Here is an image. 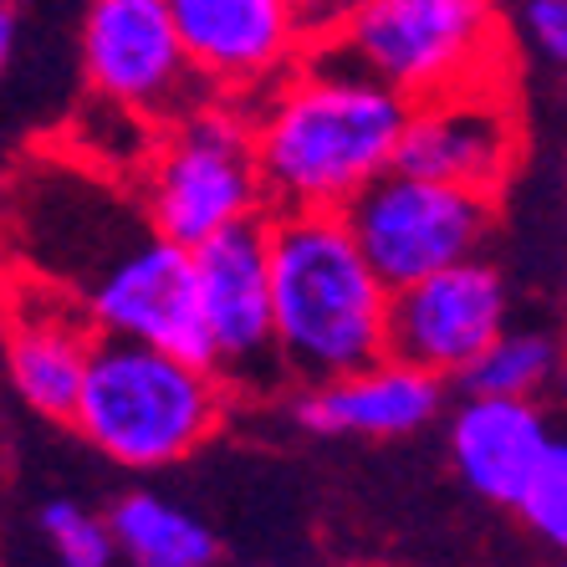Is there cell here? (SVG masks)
Segmentation results:
<instances>
[{"mask_svg":"<svg viewBox=\"0 0 567 567\" xmlns=\"http://www.w3.org/2000/svg\"><path fill=\"white\" fill-rule=\"evenodd\" d=\"M410 103L358 66L307 47L277 87H266L251 123V154L271 210H343L358 189L394 169Z\"/></svg>","mask_w":567,"mask_h":567,"instance_id":"1","label":"cell"},{"mask_svg":"<svg viewBox=\"0 0 567 567\" xmlns=\"http://www.w3.org/2000/svg\"><path fill=\"white\" fill-rule=\"evenodd\" d=\"M266 281L281 379L322 383L383 358L389 287L338 210L266 215Z\"/></svg>","mask_w":567,"mask_h":567,"instance_id":"2","label":"cell"},{"mask_svg":"<svg viewBox=\"0 0 567 567\" xmlns=\"http://www.w3.org/2000/svg\"><path fill=\"white\" fill-rule=\"evenodd\" d=\"M225 414L230 383L215 369L97 332L66 424L123 471H164L210 445Z\"/></svg>","mask_w":567,"mask_h":567,"instance_id":"3","label":"cell"},{"mask_svg":"<svg viewBox=\"0 0 567 567\" xmlns=\"http://www.w3.org/2000/svg\"><path fill=\"white\" fill-rule=\"evenodd\" d=\"M312 47L383 82L404 103L512 82V52L496 0H358Z\"/></svg>","mask_w":567,"mask_h":567,"instance_id":"4","label":"cell"},{"mask_svg":"<svg viewBox=\"0 0 567 567\" xmlns=\"http://www.w3.org/2000/svg\"><path fill=\"white\" fill-rule=\"evenodd\" d=\"M133 179L148 230L185 251L266 215L251 123L230 103H195L179 118L158 123Z\"/></svg>","mask_w":567,"mask_h":567,"instance_id":"5","label":"cell"},{"mask_svg":"<svg viewBox=\"0 0 567 567\" xmlns=\"http://www.w3.org/2000/svg\"><path fill=\"white\" fill-rule=\"evenodd\" d=\"M338 215L353 230L363 261L394 291L486 251L491 230H496V195L383 169Z\"/></svg>","mask_w":567,"mask_h":567,"instance_id":"6","label":"cell"},{"mask_svg":"<svg viewBox=\"0 0 567 567\" xmlns=\"http://www.w3.org/2000/svg\"><path fill=\"white\" fill-rule=\"evenodd\" d=\"M82 78L87 97L123 107L154 128L199 103V82L164 0H93L82 21Z\"/></svg>","mask_w":567,"mask_h":567,"instance_id":"7","label":"cell"},{"mask_svg":"<svg viewBox=\"0 0 567 567\" xmlns=\"http://www.w3.org/2000/svg\"><path fill=\"white\" fill-rule=\"evenodd\" d=\"M199 87L215 97H261L312 47L302 0H164Z\"/></svg>","mask_w":567,"mask_h":567,"instance_id":"8","label":"cell"},{"mask_svg":"<svg viewBox=\"0 0 567 567\" xmlns=\"http://www.w3.org/2000/svg\"><path fill=\"white\" fill-rule=\"evenodd\" d=\"M195 307L210 369L236 389H271L281 379L271 348V281H266V215L230 225L220 236L189 246Z\"/></svg>","mask_w":567,"mask_h":567,"instance_id":"9","label":"cell"},{"mask_svg":"<svg viewBox=\"0 0 567 567\" xmlns=\"http://www.w3.org/2000/svg\"><path fill=\"white\" fill-rule=\"evenodd\" d=\"M522 148L527 133H522L512 82H481V87L410 103L394 169L502 199L506 179L522 164Z\"/></svg>","mask_w":567,"mask_h":567,"instance_id":"10","label":"cell"},{"mask_svg":"<svg viewBox=\"0 0 567 567\" xmlns=\"http://www.w3.org/2000/svg\"><path fill=\"white\" fill-rule=\"evenodd\" d=\"M506 281L481 256L389 291L383 353L435 379H461L481 348L506 332Z\"/></svg>","mask_w":567,"mask_h":567,"instance_id":"11","label":"cell"},{"mask_svg":"<svg viewBox=\"0 0 567 567\" xmlns=\"http://www.w3.org/2000/svg\"><path fill=\"white\" fill-rule=\"evenodd\" d=\"M78 302L87 307V317H93V328L103 338H133V343L164 348V353H179L189 363L210 369L189 251L154 236V230H144L133 246H123Z\"/></svg>","mask_w":567,"mask_h":567,"instance_id":"12","label":"cell"},{"mask_svg":"<svg viewBox=\"0 0 567 567\" xmlns=\"http://www.w3.org/2000/svg\"><path fill=\"white\" fill-rule=\"evenodd\" d=\"M93 343V317L66 287L21 266L0 277V353H6L11 389L37 414L66 424Z\"/></svg>","mask_w":567,"mask_h":567,"instance_id":"13","label":"cell"},{"mask_svg":"<svg viewBox=\"0 0 567 567\" xmlns=\"http://www.w3.org/2000/svg\"><path fill=\"white\" fill-rule=\"evenodd\" d=\"M440 404H445V379L383 353L353 373L302 383L291 394V420L312 435L399 440L424 430L440 414Z\"/></svg>","mask_w":567,"mask_h":567,"instance_id":"14","label":"cell"},{"mask_svg":"<svg viewBox=\"0 0 567 567\" xmlns=\"http://www.w3.org/2000/svg\"><path fill=\"white\" fill-rule=\"evenodd\" d=\"M553 424L537 410V399H496L465 394L450 420V461L461 481L496 506H516L527 475L542 465L553 445Z\"/></svg>","mask_w":567,"mask_h":567,"instance_id":"15","label":"cell"},{"mask_svg":"<svg viewBox=\"0 0 567 567\" xmlns=\"http://www.w3.org/2000/svg\"><path fill=\"white\" fill-rule=\"evenodd\" d=\"M113 557L128 567H220V537L158 491H128L103 516Z\"/></svg>","mask_w":567,"mask_h":567,"instance_id":"16","label":"cell"},{"mask_svg":"<svg viewBox=\"0 0 567 567\" xmlns=\"http://www.w3.org/2000/svg\"><path fill=\"white\" fill-rule=\"evenodd\" d=\"M557 343L547 332H512L491 338L471 369L461 373L465 394H496V399H537L557 379Z\"/></svg>","mask_w":567,"mask_h":567,"instance_id":"17","label":"cell"},{"mask_svg":"<svg viewBox=\"0 0 567 567\" xmlns=\"http://www.w3.org/2000/svg\"><path fill=\"white\" fill-rule=\"evenodd\" d=\"M41 542L52 553L56 567H113V537H107V522L93 516L78 502H47L37 512Z\"/></svg>","mask_w":567,"mask_h":567,"instance_id":"18","label":"cell"},{"mask_svg":"<svg viewBox=\"0 0 567 567\" xmlns=\"http://www.w3.org/2000/svg\"><path fill=\"white\" fill-rule=\"evenodd\" d=\"M512 512L522 516L547 547H563L567 542V445L563 440L547 445V455H542V465L527 475V486H522Z\"/></svg>","mask_w":567,"mask_h":567,"instance_id":"19","label":"cell"},{"mask_svg":"<svg viewBox=\"0 0 567 567\" xmlns=\"http://www.w3.org/2000/svg\"><path fill=\"white\" fill-rule=\"evenodd\" d=\"M522 27H527V41L547 62L567 56V0H527L522 6Z\"/></svg>","mask_w":567,"mask_h":567,"instance_id":"20","label":"cell"},{"mask_svg":"<svg viewBox=\"0 0 567 567\" xmlns=\"http://www.w3.org/2000/svg\"><path fill=\"white\" fill-rule=\"evenodd\" d=\"M353 6H358V0H302L307 21H312V37H317V31H328L332 21H338L343 11H353Z\"/></svg>","mask_w":567,"mask_h":567,"instance_id":"21","label":"cell"},{"mask_svg":"<svg viewBox=\"0 0 567 567\" xmlns=\"http://www.w3.org/2000/svg\"><path fill=\"white\" fill-rule=\"evenodd\" d=\"M11 52H16V6L0 0V72L11 66Z\"/></svg>","mask_w":567,"mask_h":567,"instance_id":"22","label":"cell"},{"mask_svg":"<svg viewBox=\"0 0 567 567\" xmlns=\"http://www.w3.org/2000/svg\"><path fill=\"white\" fill-rule=\"evenodd\" d=\"M348 567H379V563H348Z\"/></svg>","mask_w":567,"mask_h":567,"instance_id":"23","label":"cell"}]
</instances>
